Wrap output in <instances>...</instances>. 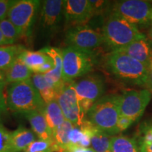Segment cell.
<instances>
[{
    "instance_id": "4316f807",
    "label": "cell",
    "mask_w": 152,
    "mask_h": 152,
    "mask_svg": "<svg viewBox=\"0 0 152 152\" xmlns=\"http://www.w3.org/2000/svg\"><path fill=\"white\" fill-rule=\"evenodd\" d=\"M52 150L54 152H57V147L53 140H42L33 142L25 150V152H45Z\"/></svg>"
},
{
    "instance_id": "4dcf8cb0",
    "label": "cell",
    "mask_w": 152,
    "mask_h": 152,
    "mask_svg": "<svg viewBox=\"0 0 152 152\" xmlns=\"http://www.w3.org/2000/svg\"><path fill=\"white\" fill-rule=\"evenodd\" d=\"M6 84H0V121H1V116L7 111V99H5L3 90Z\"/></svg>"
},
{
    "instance_id": "ab89813d",
    "label": "cell",
    "mask_w": 152,
    "mask_h": 152,
    "mask_svg": "<svg viewBox=\"0 0 152 152\" xmlns=\"http://www.w3.org/2000/svg\"><path fill=\"white\" fill-rule=\"evenodd\" d=\"M140 151L141 152H152V151H145V150H142V149H140Z\"/></svg>"
},
{
    "instance_id": "74e56055",
    "label": "cell",
    "mask_w": 152,
    "mask_h": 152,
    "mask_svg": "<svg viewBox=\"0 0 152 152\" xmlns=\"http://www.w3.org/2000/svg\"><path fill=\"white\" fill-rule=\"evenodd\" d=\"M0 84H7L5 72L2 71H0Z\"/></svg>"
},
{
    "instance_id": "836d02e7",
    "label": "cell",
    "mask_w": 152,
    "mask_h": 152,
    "mask_svg": "<svg viewBox=\"0 0 152 152\" xmlns=\"http://www.w3.org/2000/svg\"><path fill=\"white\" fill-rule=\"evenodd\" d=\"M92 4L94 15L102 12L106 8V6L108 4V1H90Z\"/></svg>"
},
{
    "instance_id": "484cf974",
    "label": "cell",
    "mask_w": 152,
    "mask_h": 152,
    "mask_svg": "<svg viewBox=\"0 0 152 152\" xmlns=\"http://www.w3.org/2000/svg\"><path fill=\"white\" fill-rule=\"evenodd\" d=\"M0 30L11 45L23 36L21 32L9 19H4L0 21Z\"/></svg>"
},
{
    "instance_id": "e0dca14e",
    "label": "cell",
    "mask_w": 152,
    "mask_h": 152,
    "mask_svg": "<svg viewBox=\"0 0 152 152\" xmlns=\"http://www.w3.org/2000/svg\"><path fill=\"white\" fill-rule=\"evenodd\" d=\"M11 146L14 152L25 151L30 144L35 141L33 131L20 125L11 132Z\"/></svg>"
},
{
    "instance_id": "f546056e",
    "label": "cell",
    "mask_w": 152,
    "mask_h": 152,
    "mask_svg": "<svg viewBox=\"0 0 152 152\" xmlns=\"http://www.w3.org/2000/svg\"><path fill=\"white\" fill-rule=\"evenodd\" d=\"M14 2L15 1L12 0H0V21L6 19L9 9Z\"/></svg>"
},
{
    "instance_id": "52a82bcc",
    "label": "cell",
    "mask_w": 152,
    "mask_h": 152,
    "mask_svg": "<svg viewBox=\"0 0 152 152\" xmlns=\"http://www.w3.org/2000/svg\"><path fill=\"white\" fill-rule=\"evenodd\" d=\"M41 1L38 0L15 1L8 13L9 20L21 32L23 36H29L32 33Z\"/></svg>"
},
{
    "instance_id": "60d3db41",
    "label": "cell",
    "mask_w": 152,
    "mask_h": 152,
    "mask_svg": "<svg viewBox=\"0 0 152 152\" xmlns=\"http://www.w3.org/2000/svg\"><path fill=\"white\" fill-rule=\"evenodd\" d=\"M45 152H54V151H52V150H49V151H45Z\"/></svg>"
},
{
    "instance_id": "7a4b0ae2",
    "label": "cell",
    "mask_w": 152,
    "mask_h": 152,
    "mask_svg": "<svg viewBox=\"0 0 152 152\" xmlns=\"http://www.w3.org/2000/svg\"><path fill=\"white\" fill-rule=\"evenodd\" d=\"M7 104L12 112L23 115L35 111L43 113L46 106L31 79L10 84L7 90Z\"/></svg>"
},
{
    "instance_id": "b9f144b4",
    "label": "cell",
    "mask_w": 152,
    "mask_h": 152,
    "mask_svg": "<svg viewBox=\"0 0 152 152\" xmlns=\"http://www.w3.org/2000/svg\"><path fill=\"white\" fill-rule=\"evenodd\" d=\"M150 68H151V69H152V63H151V67H150Z\"/></svg>"
},
{
    "instance_id": "ac0fdd59",
    "label": "cell",
    "mask_w": 152,
    "mask_h": 152,
    "mask_svg": "<svg viewBox=\"0 0 152 152\" xmlns=\"http://www.w3.org/2000/svg\"><path fill=\"white\" fill-rule=\"evenodd\" d=\"M42 114L46 119L47 125L53 134L57 128L66 120L56 99L46 104Z\"/></svg>"
},
{
    "instance_id": "5b68a950",
    "label": "cell",
    "mask_w": 152,
    "mask_h": 152,
    "mask_svg": "<svg viewBox=\"0 0 152 152\" xmlns=\"http://www.w3.org/2000/svg\"><path fill=\"white\" fill-rule=\"evenodd\" d=\"M62 80L64 83L73 82L92 71L94 64L93 52H88L73 47L62 50Z\"/></svg>"
},
{
    "instance_id": "cb8c5ba5",
    "label": "cell",
    "mask_w": 152,
    "mask_h": 152,
    "mask_svg": "<svg viewBox=\"0 0 152 152\" xmlns=\"http://www.w3.org/2000/svg\"><path fill=\"white\" fill-rule=\"evenodd\" d=\"M24 49L20 45L0 47V71H7Z\"/></svg>"
},
{
    "instance_id": "44dd1931",
    "label": "cell",
    "mask_w": 152,
    "mask_h": 152,
    "mask_svg": "<svg viewBox=\"0 0 152 152\" xmlns=\"http://www.w3.org/2000/svg\"><path fill=\"white\" fill-rule=\"evenodd\" d=\"M74 127L75 125L65 120V121L57 128L53 134V140L58 150L57 152H66L69 149V134Z\"/></svg>"
},
{
    "instance_id": "6da1fadb",
    "label": "cell",
    "mask_w": 152,
    "mask_h": 152,
    "mask_svg": "<svg viewBox=\"0 0 152 152\" xmlns=\"http://www.w3.org/2000/svg\"><path fill=\"white\" fill-rule=\"evenodd\" d=\"M106 66L117 78L129 85L145 86L149 69L124 53L111 52L106 58Z\"/></svg>"
},
{
    "instance_id": "8d00e7d4",
    "label": "cell",
    "mask_w": 152,
    "mask_h": 152,
    "mask_svg": "<svg viewBox=\"0 0 152 152\" xmlns=\"http://www.w3.org/2000/svg\"><path fill=\"white\" fill-rule=\"evenodd\" d=\"M11 45V44L7 39H6L4 35H3V33H1V31L0 30V45Z\"/></svg>"
},
{
    "instance_id": "ba28073f",
    "label": "cell",
    "mask_w": 152,
    "mask_h": 152,
    "mask_svg": "<svg viewBox=\"0 0 152 152\" xmlns=\"http://www.w3.org/2000/svg\"><path fill=\"white\" fill-rule=\"evenodd\" d=\"M56 100L66 120L76 127H80L86 120L87 114L82 108L76 92L75 83H65L58 91Z\"/></svg>"
},
{
    "instance_id": "d590c367",
    "label": "cell",
    "mask_w": 152,
    "mask_h": 152,
    "mask_svg": "<svg viewBox=\"0 0 152 152\" xmlns=\"http://www.w3.org/2000/svg\"><path fill=\"white\" fill-rule=\"evenodd\" d=\"M145 86L147 87V90H149L152 93V69H151V68L149 69V73H148Z\"/></svg>"
},
{
    "instance_id": "f35d334b",
    "label": "cell",
    "mask_w": 152,
    "mask_h": 152,
    "mask_svg": "<svg viewBox=\"0 0 152 152\" xmlns=\"http://www.w3.org/2000/svg\"><path fill=\"white\" fill-rule=\"evenodd\" d=\"M148 38L152 43V24L149 26V30H148Z\"/></svg>"
},
{
    "instance_id": "f1b7e54d",
    "label": "cell",
    "mask_w": 152,
    "mask_h": 152,
    "mask_svg": "<svg viewBox=\"0 0 152 152\" xmlns=\"http://www.w3.org/2000/svg\"><path fill=\"white\" fill-rule=\"evenodd\" d=\"M140 149L152 151V126L146 128L142 137Z\"/></svg>"
},
{
    "instance_id": "277c9868",
    "label": "cell",
    "mask_w": 152,
    "mask_h": 152,
    "mask_svg": "<svg viewBox=\"0 0 152 152\" xmlns=\"http://www.w3.org/2000/svg\"><path fill=\"white\" fill-rule=\"evenodd\" d=\"M102 35L104 44L112 52L118 51L145 36L140 31L138 27L113 13L104 22Z\"/></svg>"
},
{
    "instance_id": "8fae6325",
    "label": "cell",
    "mask_w": 152,
    "mask_h": 152,
    "mask_svg": "<svg viewBox=\"0 0 152 152\" xmlns=\"http://www.w3.org/2000/svg\"><path fill=\"white\" fill-rule=\"evenodd\" d=\"M75 87L82 108L86 114L93 104L102 97L105 90L104 82L98 75L83 77L75 83Z\"/></svg>"
},
{
    "instance_id": "7402d4cb",
    "label": "cell",
    "mask_w": 152,
    "mask_h": 152,
    "mask_svg": "<svg viewBox=\"0 0 152 152\" xmlns=\"http://www.w3.org/2000/svg\"><path fill=\"white\" fill-rule=\"evenodd\" d=\"M18 58L26 64L33 73H36L38 68L49 59V56L41 50L37 52L24 49L19 54Z\"/></svg>"
},
{
    "instance_id": "9c48e42d",
    "label": "cell",
    "mask_w": 152,
    "mask_h": 152,
    "mask_svg": "<svg viewBox=\"0 0 152 152\" xmlns=\"http://www.w3.org/2000/svg\"><path fill=\"white\" fill-rule=\"evenodd\" d=\"M152 93L147 89L128 90L118 95L120 115L135 122L143 115L150 102Z\"/></svg>"
},
{
    "instance_id": "603a6c76",
    "label": "cell",
    "mask_w": 152,
    "mask_h": 152,
    "mask_svg": "<svg viewBox=\"0 0 152 152\" xmlns=\"http://www.w3.org/2000/svg\"><path fill=\"white\" fill-rule=\"evenodd\" d=\"M140 148L134 139L125 136L111 137L110 152H140Z\"/></svg>"
},
{
    "instance_id": "d4e9b609",
    "label": "cell",
    "mask_w": 152,
    "mask_h": 152,
    "mask_svg": "<svg viewBox=\"0 0 152 152\" xmlns=\"http://www.w3.org/2000/svg\"><path fill=\"white\" fill-rule=\"evenodd\" d=\"M111 138L94 128L91 135V148L96 152H110Z\"/></svg>"
},
{
    "instance_id": "d6986e66",
    "label": "cell",
    "mask_w": 152,
    "mask_h": 152,
    "mask_svg": "<svg viewBox=\"0 0 152 152\" xmlns=\"http://www.w3.org/2000/svg\"><path fill=\"white\" fill-rule=\"evenodd\" d=\"M32 73L33 72L18 57L12 65L5 71L6 83L12 84L31 79Z\"/></svg>"
},
{
    "instance_id": "4fadbf2b",
    "label": "cell",
    "mask_w": 152,
    "mask_h": 152,
    "mask_svg": "<svg viewBox=\"0 0 152 152\" xmlns=\"http://www.w3.org/2000/svg\"><path fill=\"white\" fill-rule=\"evenodd\" d=\"M63 14L65 25L71 28L85 26L94 16V11L88 0H66L63 4Z\"/></svg>"
},
{
    "instance_id": "1f68e13d",
    "label": "cell",
    "mask_w": 152,
    "mask_h": 152,
    "mask_svg": "<svg viewBox=\"0 0 152 152\" xmlns=\"http://www.w3.org/2000/svg\"><path fill=\"white\" fill-rule=\"evenodd\" d=\"M55 67L54 61H53L52 58L49 57V59L47 61L46 63L41 66L40 67L38 68V70L36 72V73L38 74H46L49 72L52 71Z\"/></svg>"
},
{
    "instance_id": "2e32d148",
    "label": "cell",
    "mask_w": 152,
    "mask_h": 152,
    "mask_svg": "<svg viewBox=\"0 0 152 152\" xmlns=\"http://www.w3.org/2000/svg\"><path fill=\"white\" fill-rule=\"evenodd\" d=\"M30 123L32 130L42 140H53V134L42 113L39 111H31L24 114Z\"/></svg>"
},
{
    "instance_id": "5bb4252c",
    "label": "cell",
    "mask_w": 152,
    "mask_h": 152,
    "mask_svg": "<svg viewBox=\"0 0 152 152\" xmlns=\"http://www.w3.org/2000/svg\"><path fill=\"white\" fill-rule=\"evenodd\" d=\"M118 51L141 62L149 68L151 67L152 63V43L146 36L137 39Z\"/></svg>"
},
{
    "instance_id": "8992f818",
    "label": "cell",
    "mask_w": 152,
    "mask_h": 152,
    "mask_svg": "<svg viewBox=\"0 0 152 152\" xmlns=\"http://www.w3.org/2000/svg\"><path fill=\"white\" fill-rule=\"evenodd\" d=\"M112 13L137 27L152 24V4L142 0H124L114 4Z\"/></svg>"
},
{
    "instance_id": "83f0119b",
    "label": "cell",
    "mask_w": 152,
    "mask_h": 152,
    "mask_svg": "<svg viewBox=\"0 0 152 152\" xmlns=\"http://www.w3.org/2000/svg\"><path fill=\"white\" fill-rule=\"evenodd\" d=\"M0 152H14L11 146V132L0 121Z\"/></svg>"
},
{
    "instance_id": "7bdbcfd3",
    "label": "cell",
    "mask_w": 152,
    "mask_h": 152,
    "mask_svg": "<svg viewBox=\"0 0 152 152\" xmlns=\"http://www.w3.org/2000/svg\"><path fill=\"white\" fill-rule=\"evenodd\" d=\"M140 152H141V151H140Z\"/></svg>"
},
{
    "instance_id": "30bf717a",
    "label": "cell",
    "mask_w": 152,
    "mask_h": 152,
    "mask_svg": "<svg viewBox=\"0 0 152 152\" xmlns=\"http://www.w3.org/2000/svg\"><path fill=\"white\" fill-rule=\"evenodd\" d=\"M65 42L68 47L93 52L104 44L102 33L87 26L68 28L66 33Z\"/></svg>"
},
{
    "instance_id": "e575fe53",
    "label": "cell",
    "mask_w": 152,
    "mask_h": 152,
    "mask_svg": "<svg viewBox=\"0 0 152 152\" xmlns=\"http://www.w3.org/2000/svg\"><path fill=\"white\" fill-rule=\"evenodd\" d=\"M66 152H96L92 148H84L81 147H71Z\"/></svg>"
},
{
    "instance_id": "9a60e30c",
    "label": "cell",
    "mask_w": 152,
    "mask_h": 152,
    "mask_svg": "<svg viewBox=\"0 0 152 152\" xmlns=\"http://www.w3.org/2000/svg\"><path fill=\"white\" fill-rule=\"evenodd\" d=\"M41 51L45 53L52 58L54 61L55 67L52 71L46 74H43L45 79L49 84L55 87L58 92L62 87L64 86V82L62 80L63 71V52L60 49L56 47H45L41 49Z\"/></svg>"
},
{
    "instance_id": "7c38bea8",
    "label": "cell",
    "mask_w": 152,
    "mask_h": 152,
    "mask_svg": "<svg viewBox=\"0 0 152 152\" xmlns=\"http://www.w3.org/2000/svg\"><path fill=\"white\" fill-rule=\"evenodd\" d=\"M63 4L61 0H46L42 4L39 25L43 34L54 35L60 28L64 17Z\"/></svg>"
},
{
    "instance_id": "3957f363",
    "label": "cell",
    "mask_w": 152,
    "mask_h": 152,
    "mask_svg": "<svg viewBox=\"0 0 152 152\" xmlns=\"http://www.w3.org/2000/svg\"><path fill=\"white\" fill-rule=\"evenodd\" d=\"M87 120L95 128L110 137L120 133L118 95H108L96 101L87 114Z\"/></svg>"
},
{
    "instance_id": "ffe728a7",
    "label": "cell",
    "mask_w": 152,
    "mask_h": 152,
    "mask_svg": "<svg viewBox=\"0 0 152 152\" xmlns=\"http://www.w3.org/2000/svg\"><path fill=\"white\" fill-rule=\"evenodd\" d=\"M31 80L45 104L56 99L58 92L54 86L47 81L43 74L35 73Z\"/></svg>"
},
{
    "instance_id": "d6a6232c",
    "label": "cell",
    "mask_w": 152,
    "mask_h": 152,
    "mask_svg": "<svg viewBox=\"0 0 152 152\" xmlns=\"http://www.w3.org/2000/svg\"><path fill=\"white\" fill-rule=\"evenodd\" d=\"M133 123L134 122H133L132 120L120 115L118 123V128L119 132H123V131L128 129Z\"/></svg>"
}]
</instances>
